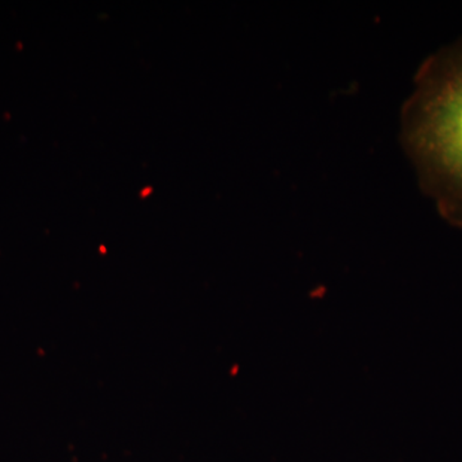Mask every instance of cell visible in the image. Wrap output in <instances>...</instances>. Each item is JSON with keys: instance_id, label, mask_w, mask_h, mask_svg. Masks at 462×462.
Wrapping results in <instances>:
<instances>
[{"instance_id": "6da1fadb", "label": "cell", "mask_w": 462, "mask_h": 462, "mask_svg": "<svg viewBox=\"0 0 462 462\" xmlns=\"http://www.w3.org/2000/svg\"><path fill=\"white\" fill-rule=\"evenodd\" d=\"M402 141L421 190L462 227V36L419 67L403 106Z\"/></svg>"}]
</instances>
